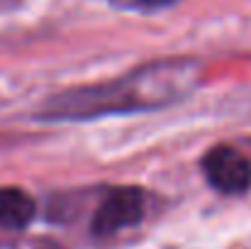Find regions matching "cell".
<instances>
[{"label":"cell","instance_id":"1","mask_svg":"<svg viewBox=\"0 0 251 249\" xmlns=\"http://www.w3.org/2000/svg\"><path fill=\"white\" fill-rule=\"evenodd\" d=\"M200 79V64L195 59L151 61L122 79L74 88L54 95L39 120H88L115 112H144L166 108L185 98Z\"/></svg>","mask_w":251,"mask_h":249},{"label":"cell","instance_id":"2","mask_svg":"<svg viewBox=\"0 0 251 249\" xmlns=\"http://www.w3.org/2000/svg\"><path fill=\"white\" fill-rule=\"evenodd\" d=\"M144 218V193L139 188H115L112 193H107V198L98 205L90 230L93 235H115L125 227L137 225Z\"/></svg>","mask_w":251,"mask_h":249},{"label":"cell","instance_id":"3","mask_svg":"<svg viewBox=\"0 0 251 249\" xmlns=\"http://www.w3.org/2000/svg\"><path fill=\"white\" fill-rule=\"evenodd\" d=\"M202 171L210 186L217 188L220 193H244L251 186L249 159L227 144L212 147L207 152V157L202 159Z\"/></svg>","mask_w":251,"mask_h":249},{"label":"cell","instance_id":"4","mask_svg":"<svg viewBox=\"0 0 251 249\" xmlns=\"http://www.w3.org/2000/svg\"><path fill=\"white\" fill-rule=\"evenodd\" d=\"M37 213V205L29 193L20 188H0V227L25 230Z\"/></svg>","mask_w":251,"mask_h":249},{"label":"cell","instance_id":"5","mask_svg":"<svg viewBox=\"0 0 251 249\" xmlns=\"http://www.w3.org/2000/svg\"><path fill=\"white\" fill-rule=\"evenodd\" d=\"M142 2H147V5H168L173 0H142Z\"/></svg>","mask_w":251,"mask_h":249}]
</instances>
